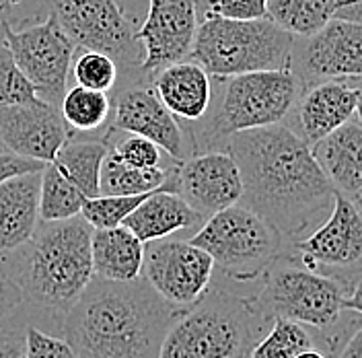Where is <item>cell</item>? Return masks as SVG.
Instances as JSON below:
<instances>
[{
	"label": "cell",
	"mask_w": 362,
	"mask_h": 358,
	"mask_svg": "<svg viewBox=\"0 0 362 358\" xmlns=\"http://www.w3.org/2000/svg\"><path fill=\"white\" fill-rule=\"evenodd\" d=\"M25 352L27 358H78L66 337L49 336L33 325L25 332Z\"/></svg>",
	"instance_id": "obj_33"
},
{
	"label": "cell",
	"mask_w": 362,
	"mask_h": 358,
	"mask_svg": "<svg viewBox=\"0 0 362 358\" xmlns=\"http://www.w3.org/2000/svg\"><path fill=\"white\" fill-rule=\"evenodd\" d=\"M45 163L35 161V158H25L11 153V151H0V183L4 179L23 175V173H31V171H42Z\"/></svg>",
	"instance_id": "obj_35"
},
{
	"label": "cell",
	"mask_w": 362,
	"mask_h": 358,
	"mask_svg": "<svg viewBox=\"0 0 362 358\" xmlns=\"http://www.w3.org/2000/svg\"><path fill=\"white\" fill-rule=\"evenodd\" d=\"M105 140H107V146H110V153L113 157L119 158L122 163H126L130 167L151 169V167H158L163 163L160 146H157L153 140H148L144 136L126 134V138L119 140V142H112L110 136H107Z\"/></svg>",
	"instance_id": "obj_32"
},
{
	"label": "cell",
	"mask_w": 362,
	"mask_h": 358,
	"mask_svg": "<svg viewBox=\"0 0 362 358\" xmlns=\"http://www.w3.org/2000/svg\"><path fill=\"white\" fill-rule=\"evenodd\" d=\"M183 311L142 276L132 282L93 276L64 313V336L78 358H158L167 330Z\"/></svg>",
	"instance_id": "obj_2"
},
{
	"label": "cell",
	"mask_w": 362,
	"mask_h": 358,
	"mask_svg": "<svg viewBox=\"0 0 362 358\" xmlns=\"http://www.w3.org/2000/svg\"><path fill=\"white\" fill-rule=\"evenodd\" d=\"M338 358H362V330L354 332L341 346Z\"/></svg>",
	"instance_id": "obj_39"
},
{
	"label": "cell",
	"mask_w": 362,
	"mask_h": 358,
	"mask_svg": "<svg viewBox=\"0 0 362 358\" xmlns=\"http://www.w3.org/2000/svg\"><path fill=\"white\" fill-rule=\"evenodd\" d=\"M257 317L249 301L208 291L171 323L158 358H247Z\"/></svg>",
	"instance_id": "obj_5"
},
{
	"label": "cell",
	"mask_w": 362,
	"mask_h": 358,
	"mask_svg": "<svg viewBox=\"0 0 362 358\" xmlns=\"http://www.w3.org/2000/svg\"><path fill=\"white\" fill-rule=\"evenodd\" d=\"M307 348H313V340L305 325L278 317L270 332L251 346L247 358H294Z\"/></svg>",
	"instance_id": "obj_28"
},
{
	"label": "cell",
	"mask_w": 362,
	"mask_h": 358,
	"mask_svg": "<svg viewBox=\"0 0 362 358\" xmlns=\"http://www.w3.org/2000/svg\"><path fill=\"white\" fill-rule=\"evenodd\" d=\"M107 140H68L42 169L40 219L66 221L81 214L85 202L101 196V165Z\"/></svg>",
	"instance_id": "obj_10"
},
{
	"label": "cell",
	"mask_w": 362,
	"mask_h": 358,
	"mask_svg": "<svg viewBox=\"0 0 362 358\" xmlns=\"http://www.w3.org/2000/svg\"><path fill=\"white\" fill-rule=\"evenodd\" d=\"M214 2H216V0H206V4H208V6H212Z\"/></svg>",
	"instance_id": "obj_44"
},
{
	"label": "cell",
	"mask_w": 362,
	"mask_h": 358,
	"mask_svg": "<svg viewBox=\"0 0 362 358\" xmlns=\"http://www.w3.org/2000/svg\"><path fill=\"white\" fill-rule=\"evenodd\" d=\"M175 192L204 219L243 198V179L237 161L226 151H208L177 161L173 169Z\"/></svg>",
	"instance_id": "obj_15"
},
{
	"label": "cell",
	"mask_w": 362,
	"mask_h": 358,
	"mask_svg": "<svg viewBox=\"0 0 362 358\" xmlns=\"http://www.w3.org/2000/svg\"><path fill=\"white\" fill-rule=\"evenodd\" d=\"M344 311H354V313L362 315V276L354 282L352 292L346 294V299H344Z\"/></svg>",
	"instance_id": "obj_40"
},
{
	"label": "cell",
	"mask_w": 362,
	"mask_h": 358,
	"mask_svg": "<svg viewBox=\"0 0 362 358\" xmlns=\"http://www.w3.org/2000/svg\"><path fill=\"white\" fill-rule=\"evenodd\" d=\"M93 272L97 278L113 282H132L142 276L144 241L128 226L93 229L90 235Z\"/></svg>",
	"instance_id": "obj_24"
},
{
	"label": "cell",
	"mask_w": 362,
	"mask_h": 358,
	"mask_svg": "<svg viewBox=\"0 0 362 358\" xmlns=\"http://www.w3.org/2000/svg\"><path fill=\"white\" fill-rule=\"evenodd\" d=\"M148 194L142 196H97L85 202L81 216L93 226V229H112L122 226L124 221L132 214L136 206L144 200Z\"/></svg>",
	"instance_id": "obj_30"
},
{
	"label": "cell",
	"mask_w": 362,
	"mask_h": 358,
	"mask_svg": "<svg viewBox=\"0 0 362 358\" xmlns=\"http://www.w3.org/2000/svg\"><path fill=\"white\" fill-rule=\"evenodd\" d=\"M72 76L81 87L110 93L119 81V67L112 56L103 52L83 50L72 64Z\"/></svg>",
	"instance_id": "obj_29"
},
{
	"label": "cell",
	"mask_w": 362,
	"mask_h": 358,
	"mask_svg": "<svg viewBox=\"0 0 362 358\" xmlns=\"http://www.w3.org/2000/svg\"><path fill=\"white\" fill-rule=\"evenodd\" d=\"M0 151H6V146L2 144V140H0Z\"/></svg>",
	"instance_id": "obj_45"
},
{
	"label": "cell",
	"mask_w": 362,
	"mask_h": 358,
	"mask_svg": "<svg viewBox=\"0 0 362 358\" xmlns=\"http://www.w3.org/2000/svg\"><path fill=\"white\" fill-rule=\"evenodd\" d=\"M300 40L294 42L293 70L303 87L362 79V23L332 19L317 33Z\"/></svg>",
	"instance_id": "obj_13"
},
{
	"label": "cell",
	"mask_w": 362,
	"mask_h": 358,
	"mask_svg": "<svg viewBox=\"0 0 362 358\" xmlns=\"http://www.w3.org/2000/svg\"><path fill=\"white\" fill-rule=\"evenodd\" d=\"M354 115L358 117V124L362 126V85L356 87V112H354Z\"/></svg>",
	"instance_id": "obj_43"
},
{
	"label": "cell",
	"mask_w": 362,
	"mask_h": 358,
	"mask_svg": "<svg viewBox=\"0 0 362 358\" xmlns=\"http://www.w3.org/2000/svg\"><path fill=\"white\" fill-rule=\"evenodd\" d=\"M160 187L173 190V169L163 165L151 169H138L115 158L107 149L101 165V194L103 196H142Z\"/></svg>",
	"instance_id": "obj_25"
},
{
	"label": "cell",
	"mask_w": 362,
	"mask_h": 358,
	"mask_svg": "<svg viewBox=\"0 0 362 358\" xmlns=\"http://www.w3.org/2000/svg\"><path fill=\"white\" fill-rule=\"evenodd\" d=\"M189 243L202 247L226 276L251 280L276 262L282 235L239 202L208 216Z\"/></svg>",
	"instance_id": "obj_6"
},
{
	"label": "cell",
	"mask_w": 362,
	"mask_h": 358,
	"mask_svg": "<svg viewBox=\"0 0 362 358\" xmlns=\"http://www.w3.org/2000/svg\"><path fill=\"white\" fill-rule=\"evenodd\" d=\"M294 358H327L321 350H317V348H307V350H303L300 354H296Z\"/></svg>",
	"instance_id": "obj_42"
},
{
	"label": "cell",
	"mask_w": 362,
	"mask_h": 358,
	"mask_svg": "<svg viewBox=\"0 0 362 358\" xmlns=\"http://www.w3.org/2000/svg\"><path fill=\"white\" fill-rule=\"evenodd\" d=\"M266 4L268 0H216L208 11L226 19L253 21L266 17Z\"/></svg>",
	"instance_id": "obj_34"
},
{
	"label": "cell",
	"mask_w": 362,
	"mask_h": 358,
	"mask_svg": "<svg viewBox=\"0 0 362 358\" xmlns=\"http://www.w3.org/2000/svg\"><path fill=\"white\" fill-rule=\"evenodd\" d=\"M0 140L19 157L49 163L70 140V128L58 105L35 97L0 108Z\"/></svg>",
	"instance_id": "obj_16"
},
{
	"label": "cell",
	"mask_w": 362,
	"mask_h": 358,
	"mask_svg": "<svg viewBox=\"0 0 362 358\" xmlns=\"http://www.w3.org/2000/svg\"><path fill=\"white\" fill-rule=\"evenodd\" d=\"M296 249L309 266L348 268L362 260V214L352 198L336 192L329 219Z\"/></svg>",
	"instance_id": "obj_18"
},
{
	"label": "cell",
	"mask_w": 362,
	"mask_h": 358,
	"mask_svg": "<svg viewBox=\"0 0 362 358\" xmlns=\"http://www.w3.org/2000/svg\"><path fill=\"white\" fill-rule=\"evenodd\" d=\"M358 200H361V202H362V192H361V194H358Z\"/></svg>",
	"instance_id": "obj_46"
},
{
	"label": "cell",
	"mask_w": 362,
	"mask_h": 358,
	"mask_svg": "<svg viewBox=\"0 0 362 358\" xmlns=\"http://www.w3.org/2000/svg\"><path fill=\"white\" fill-rule=\"evenodd\" d=\"M336 0H268L266 17L294 37H309L334 19Z\"/></svg>",
	"instance_id": "obj_26"
},
{
	"label": "cell",
	"mask_w": 362,
	"mask_h": 358,
	"mask_svg": "<svg viewBox=\"0 0 362 358\" xmlns=\"http://www.w3.org/2000/svg\"><path fill=\"white\" fill-rule=\"evenodd\" d=\"M0 358H27L25 352V336L17 332L0 334Z\"/></svg>",
	"instance_id": "obj_37"
},
{
	"label": "cell",
	"mask_w": 362,
	"mask_h": 358,
	"mask_svg": "<svg viewBox=\"0 0 362 358\" xmlns=\"http://www.w3.org/2000/svg\"><path fill=\"white\" fill-rule=\"evenodd\" d=\"M62 117L68 128L89 134L103 128L113 112L112 99L105 91L87 89V87H72L66 91L60 103Z\"/></svg>",
	"instance_id": "obj_27"
},
{
	"label": "cell",
	"mask_w": 362,
	"mask_h": 358,
	"mask_svg": "<svg viewBox=\"0 0 362 358\" xmlns=\"http://www.w3.org/2000/svg\"><path fill=\"white\" fill-rule=\"evenodd\" d=\"M21 296L23 291L17 280L0 268V321L19 307Z\"/></svg>",
	"instance_id": "obj_36"
},
{
	"label": "cell",
	"mask_w": 362,
	"mask_h": 358,
	"mask_svg": "<svg viewBox=\"0 0 362 358\" xmlns=\"http://www.w3.org/2000/svg\"><path fill=\"white\" fill-rule=\"evenodd\" d=\"M47 13L58 21L76 50L112 56L119 72H140V42L130 19L115 0H45Z\"/></svg>",
	"instance_id": "obj_9"
},
{
	"label": "cell",
	"mask_w": 362,
	"mask_h": 358,
	"mask_svg": "<svg viewBox=\"0 0 362 358\" xmlns=\"http://www.w3.org/2000/svg\"><path fill=\"white\" fill-rule=\"evenodd\" d=\"M8 21L4 19V15H2V11H0V47L2 45H6V31H8Z\"/></svg>",
	"instance_id": "obj_41"
},
{
	"label": "cell",
	"mask_w": 362,
	"mask_h": 358,
	"mask_svg": "<svg viewBox=\"0 0 362 358\" xmlns=\"http://www.w3.org/2000/svg\"><path fill=\"white\" fill-rule=\"evenodd\" d=\"M196 0H148V13L136 40L142 44L140 74L155 76L158 70L192 56L198 35Z\"/></svg>",
	"instance_id": "obj_14"
},
{
	"label": "cell",
	"mask_w": 362,
	"mask_h": 358,
	"mask_svg": "<svg viewBox=\"0 0 362 358\" xmlns=\"http://www.w3.org/2000/svg\"><path fill=\"white\" fill-rule=\"evenodd\" d=\"M336 192L358 198L362 192V126L348 122L311 146Z\"/></svg>",
	"instance_id": "obj_23"
},
{
	"label": "cell",
	"mask_w": 362,
	"mask_h": 358,
	"mask_svg": "<svg viewBox=\"0 0 362 358\" xmlns=\"http://www.w3.org/2000/svg\"><path fill=\"white\" fill-rule=\"evenodd\" d=\"M202 221H206L202 214L196 212L177 192L160 187L136 206L124 221V226H128L140 241L148 243L167 239L173 233L192 229Z\"/></svg>",
	"instance_id": "obj_22"
},
{
	"label": "cell",
	"mask_w": 362,
	"mask_h": 358,
	"mask_svg": "<svg viewBox=\"0 0 362 358\" xmlns=\"http://www.w3.org/2000/svg\"><path fill=\"white\" fill-rule=\"evenodd\" d=\"M346 292L329 276L311 268L272 264L266 284L253 307L262 319H288L300 325L327 330L344 311Z\"/></svg>",
	"instance_id": "obj_8"
},
{
	"label": "cell",
	"mask_w": 362,
	"mask_h": 358,
	"mask_svg": "<svg viewBox=\"0 0 362 358\" xmlns=\"http://www.w3.org/2000/svg\"><path fill=\"white\" fill-rule=\"evenodd\" d=\"M298 134L317 144L352 120L356 112V87L346 81H323L305 91L296 103Z\"/></svg>",
	"instance_id": "obj_19"
},
{
	"label": "cell",
	"mask_w": 362,
	"mask_h": 358,
	"mask_svg": "<svg viewBox=\"0 0 362 358\" xmlns=\"http://www.w3.org/2000/svg\"><path fill=\"white\" fill-rule=\"evenodd\" d=\"M294 42V35L268 17L237 21L208 11L198 27L192 58L216 79L257 70H282L293 68Z\"/></svg>",
	"instance_id": "obj_4"
},
{
	"label": "cell",
	"mask_w": 362,
	"mask_h": 358,
	"mask_svg": "<svg viewBox=\"0 0 362 358\" xmlns=\"http://www.w3.org/2000/svg\"><path fill=\"white\" fill-rule=\"evenodd\" d=\"M153 91L160 103L185 122H200L212 105L210 74L198 62H177L155 74Z\"/></svg>",
	"instance_id": "obj_21"
},
{
	"label": "cell",
	"mask_w": 362,
	"mask_h": 358,
	"mask_svg": "<svg viewBox=\"0 0 362 358\" xmlns=\"http://www.w3.org/2000/svg\"><path fill=\"white\" fill-rule=\"evenodd\" d=\"M37 93L27 81L6 45L0 47V108L33 101Z\"/></svg>",
	"instance_id": "obj_31"
},
{
	"label": "cell",
	"mask_w": 362,
	"mask_h": 358,
	"mask_svg": "<svg viewBox=\"0 0 362 358\" xmlns=\"http://www.w3.org/2000/svg\"><path fill=\"white\" fill-rule=\"evenodd\" d=\"M214 260L189 241L158 239L144 243L142 278L167 303L189 309L208 292Z\"/></svg>",
	"instance_id": "obj_12"
},
{
	"label": "cell",
	"mask_w": 362,
	"mask_h": 358,
	"mask_svg": "<svg viewBox=\"0 0 362 358\" xmlns=\"http://www.w3.org/2000/svg\"><path fill=\"white\" fill-rule=\"evenodd\" d=\"M112 130L144 136L175 161L187 158L185 134L177 117L160 103L157 93L148 87L132 85L117 95L113 108Z\"/></svg>",
	"instance_id": "obj_17"
},
{
	"label": "cell",
	"mask_w": 362,
	"mask_h": 358,
	"mask_svg": "<svg viewBox=\"0 0 362 358\" xmlns=\"http://www.w3.org/2000/svg\"><path fill=\"white\" fill-rule=\"evenodd\" d=\"M226 153L243 179L241 204L257 212L282 235L294 237L317 216L332 210L336 187L293 128L276 124L228 136Z\"/></svg>",
	"instance_id": "obj_1"
},
{
	"label": "cell",
	"mask_w": 362,
	"mask_h": 358,
	"mask_svg": "<svg viewBox=\"0 0 362 358\" xmlns=\"http://www.w3.org/2000/svg\"><path fill=\"white\" fill-rule=\"evenodd\" d=\"M90 226L81 214L44 223L23 246L15 274L21 291L40 307L66 313L93 280Z\"/></svg>",
	"instance_id": "obj_3"
},
{
	"label": "cell",
	"mask_w": 362,
	"mask_h": 358,
	"mask_svg": "<svg viewBox=\"0 0 362 358\" xmlns=\"http://www.w3.org/2000/svg\"><path fill=\"white\" fill-rule=\"evenodd\" d=\"M42 171H31L0 183V253L19 251L40 224Z\"/></svg>",
	"instance_id": "obj_20"
},
{
	"label": "cell",
	"mask_w": 362,
	"mask_h": 358,
	"mask_svg": "<svg viewBox=\"0 0 362 358\" xmlns=\"http://www.w3.org/2000/svg\"><path fill=\"white\" fill-rule=\"evenodd\" d=\"M6 47L33 85L37 97L60 108L66 95L76 45L58 21L49 15L47 21L21 31L8 27Z\"/></svg>",
	"instance_id": "obj_11"
},
{
	"label": "cell",
	"mask_w": 362,
	"mask_h": 358,
	"mask_svg": "<svg viewBox=\"0 0 362 358\" xmlns=\"http://www.w3.org/2000/svg\"><path fill=\"white\" fill-rule=\"evenodd\" d=\"M221 81H225V89L210 124L214 138L280 124L305 91L293 68L257 70Z\"/></svg>",
	"instance_id": "obj_7"
},
{
	"label": "cell",
	"mask_w": 362,
	"mask_h": 358,
	"mask_svg": "<svg viewBox=\"0 0 362 358\" xmlns=\"http://www.w3.org/2000/svg\"><path fill=\"white\" fill-rule=\"evenodd\" d=\"M334 19L362 23V0H336Z\"/></svg>",
	"instance_id": "obj_38"
}]
</instances>
